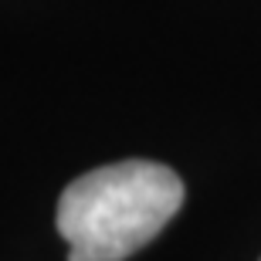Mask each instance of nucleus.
<instances>
[{"label": "nucleus", "instance_id": "f257e3e1", "mask_svg": "<svg viewBox=\"0 0 261 261\" xmlns=\"http://www.w3.org/2000/svg\"><path fill=\"white\" fill-rule=\"evenodd\" d=\"M176 170L153 160H122L75 176L58 197V234L68 261H126L153 241L184 207Z\"/></svg>", "mask_w": 261, "mask_h": 261}]
</instances>
